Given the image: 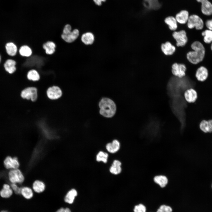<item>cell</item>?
Masks as SVG:
<instances>
[{
    "label": "cell",
    "mask_w": 212,
    "mask_h": 212,
    "mask_svg": "<svg viewBox=\"0 0 212 212\" xmlns=\"http://www.w3.org/2000/svg\"><path fill=\"white\" fill-rule=\"evenodd\" d=\"M5 168L8 170L19 168L20 163L18 158L8 156L6 157L3 162Z\"/></svg>",
    "instance_id": "10"
},
{
    "label": "cell",
    "mask_w": 212,
    "mask_h": 212,
    "mask_svg": "<svg viewBox=\"0 0 212 212\" xmlns=\"http://www.w3.org/2000/svg\"><path fill=\"white\" fill-rule=\"evenodd\" d=\"M62 212H72L71 210L68 208H64Z\"/></svg>",
    "instance_id": "38"
},
{
    "label": "cell",
    "mask_w": 212,
    "mask_h": 212,
    "mask_svg": "<svg viewBox=\"0 0 212 212\" xmlns=\"http://www.w3.org/2000/svg\"><path fill=\"white\" fill-rule=\"evenodd\" d=\"M5 48L6 52L9 55L13 56L16 54L17 47L14 43L11 42L7 43L6 45Z\"/></svg>",
    "instance_id": "26"
},
{
    "label": "cell",
    "mask_w": 212,
    "mask_h": 212,
    "mask_svg": "<svg viewBox=\"0 0 212 212\" xmlns=\"http://www.w3.org/2000/svg\"><path fill=\"white\" fill-rule=\"evenodd\" d=\"M95 4L98 6H100L103 2H105L106 0H93Z\"/></svg>",
    "instance_id": "37"
},
{
    "label": "cell",
    "mask_w": 212,
    "mask_h": 212,
    "mask_svg": "<svg viewBox=\"0 0 212 212\" xmlns=\"http://www.w3.org/2000/svg\"><path fill=\"white\" fill-rule=\"evenodd\" d=\"M211 187H212V185H211Z\"/></svg>",
    "instance_id": "44"
},
{
    "label": "cell",
    "mask_w": 212,
    "mask_h": 212,
    "mask_svg": "<svg viewBox=\"0 0 212 212\" xmlns=\"http://www.w3.org/2000/svg\"><path fill=\"white\" fill-rule=\"evenodd\" d=\"M1 56H0V61H1Z\"/></svg>",
    "instance_id": "43"
},
{
    "label": "cell",
    "mask_w": 212,
    "mask_h": 212,
    "mask_svg": "<svg viewBox=\"0 0 212 212\" xmlns=\"http://www.w3.org/2000/svg\"><path fill=\"white\" fill-rule=\"evenodd\" d=\"M46 185L45 183L40 180H36L33 183L32 189L35 192L40 193L43 192L45 190Z\"/></svg>",
    "instance_id": "17"
},
{
    "label": "cell",
    "mask_w": 212,
    "mask_h": 212,
    "mask_svg": "<svg viewBox=\"0 0 212 212\" xmlns=\"http://www.w3.org/2000/svg\"><path fill=\"white\" fill-rule=\"evenodd\" d=\"M184 97L188 102L193 103L196 101L198 95L196 91L195 90L190 88L186 90L184 93Z\"/></svg>",
    "instance_id": "14"
},
{
    "label": "cell",
    "mask_w": 212,
    "mask_h": 212,
    "mask_svg": "<svg viewBox=\"0 0 212 212\" xmlns=\"http://www.w3.org/2000/svg\"><path fill=\"white\" fill-rule=\"evenodd\" d=\"M154 180L155 183L158 184L162 188L165 187L168 182L167 178L163 175L156 176L154 177Z\"/></svg>",
    "instance_id": "28"
},
{
    "label": "cell",
    "mask_w": 212,
    "mask_h": 212,
    "mask_svg": "<svg viewBox=\"0 0 212 212\" xmlns=\"http://www.w3.org/2000/svg\"><path fill=\"white\" fill-rule=\"evenodd\" d=\"M187 26L189 29L194 28L198 30L202 29L204 26L202 19L198 15L193 14L189 16L187 22Z\"/></svg>",
    "instance_id": "5"
},
{
    "label": "cell",
    "mask_w": 212,
    "mask_h": 212,
    "mask_svg": "<svg viewBox=\"0 0 212 212\" xmlns=\"http://www.w3.org/2000/svg\"><path fill=\"white\" fill-rule=\"evenodd\" d=\"M121 163L120 161L117 160H114L110 168V172L115 175L120 173L121 171Z\"/></svg>",
    "instance_id": "25"
},
{
    "label": "cell",
    "mask_w": 212,
    "mask_h": 212,
    "mask_svg": "<svg viewBox=\"0 0 212 212\" xmlns=\"http://www.w3.org/2000/svg\"><path fill=\"white\" fill-rule=\"evenodd\" d=\"M64 208H61L59 209H58L56 212H62L63 211L64 209Z\"/></svg>",
    "instance_id": "40"
},
{
    "label": "cell",
    "mask_w": 212,
    "mask_h": 212,
    "mask_svg": "<svg viewBox=\"0 0 212 212\" xmlns=\"http://www.w3.org/2000/svg\"><path fill=\"white\" fill-rule=\"evenodd\" d=\"M8 178L11 183L21 184L24 181V176L19 168L9 170L8 173Z\"/></svg>",
    "instance_id": "4"
},
{
    "label": "cell",
    "mask_w": 212,
    "mask_h": 212,
    "mask_svg": "<svg viewBox=\"0 0 212 212\" xmlns=\"http://www.w3.org/2000/svg\"><path fill=\"white\" fill-rule=\"evenodd\" d=\"M71 26L67 24L65 25L61 35L62 39L65 42L71 43L74 42L79 36V31L76 29L72 31Z\"/></svg>",
    "instance_id": "3"
},
{
    "label": "cell",
    "mask_w": 212,
    "mask_h": 212,
    "mask_svg": "<svg viewBox=\"0 0 212 212\" xmlns=\"http://www.w3.org/2000/svg\"><path fill=\"white\" fill-rule=\"evenodd\" d=\"M42 47L47 54L51 55L55 52L56 45L53 42L48 41L43 44Z\"/></svg>",
    "instance_id": "21"
},
{
    "label": "cell",
    "mask_w": 212,
    "mask_h": 212,
    "mask_svg": "<svg viewBox=\"0 0 212 212\" xmlns=\"http://www.w3.org/2000/svg\"><path fill=\"white\" fill-rule=\"evenodd\" d=\"M82 42L86 45H91L95 41L94 34L91 32H87L83 34L81 38Z\"/></svg>",
    "instance_id": "16"
},
{
    "label": "cell",
    "mask_w": 212,
    "mask_h": 212,
    "mask_svg": "<svg viewBox=\"0 0 212 212\" xmlns=\"http://www.w3.org/2000/svg\"><path fill=\"white\" fill-rule=\"evenodd\" d=\"M191 47L193 50L187 52L186 58L191 63L197 64L202 62L204 58L205 48L202 44L198 41L193 42L191 45Z\"/></svg>",
    "instance_id": "1"
},
{
    "label": "cell",
    "mask_w": 212,
    "mask_h": 212,
    "mask_svg": "<svg viewBox=\"0 0 212 212\" xmlns=\"http://www.w3.org/2000/svg\"><path fill=\"white\" fill-rule=\"evenodd\" d=\"M160 47L162 52L166 56L172 55L176 51L175 47L169 41L162 44Z\"/></svg>",
    "instance_id": "11"
},
{
    "label": "cell",
    "mask_w": 212,
    "mask_h": 212,
    "mask_svg": "<svg viewBox=\"0 0 212 212\" xmlns=\"http://www.w3.org/2000/svg\"><path fill=\"white\" fill-rule=\"evenodd\" d=\"M134 212H147V209L146 206L142 203H140L135 206Z\"/></svg>",
    "instance_id": "34"
},
{
    "label": "cell",
    "mask_w": 212,
    "mask_h": 212,
    "mask_svg": "<svg viewBox=\"0 0 212 212\" xmlns=\"http://www.w3.org/2000/svg\"><path fill=\"white\" fill-rule=\"evenodd\" d=\"M164 22L171 31H175L177 29L178 22L175 17L172 16H167L165 18Z\"/></svg>",
    "instance_id": "18"
},
{
    "label": "cell",
    "mask_w": 212,
    "mask_h": 212,
    "mask_svg": "<svg viewBox=\"0 0 212 212\" xmlns=\"http://www.w3.org/2000/svg\"><path fill=\"white\" fill-rule=\"evenodd\" d=\"M206 25L208 29L212 31V19L206 21Z\"/></svg>",
    "instance_id": "36"
},
{
    "label": "cell",
    "mask_w": 212,
    "mask_h": 212,
    "mask_svg": "<svg viewBox=\"0 0 212 212\" xmlns=\"http://www.w3.org/2000/svg\"><path fill=\"white\" fill-rule=\"evenodd\" d=\"M77 195V191L72 188L68 191L65 196L64 200L65 202L69 204H72L76 197Z\"/></svg>",
    "instance_id": "20"
},
{
    "label": "cell",
    "mask_w": 212,
    "mask_h": 212,
    "mask_svg": "<svg viewBox=\"0 0 212 212\" xmlns=\"http://www.w3.org/2000/svg\"><path fill=\"white\" fill-rule=\"evenodd\" d=\"M108 155L106 153L103 151H100L96 155V160L97 161H102L106 163L107 161Z\"/></svg>",
    "instance_id": "32"
},
{
    "label": "cell",
    "mask_w": 212,
    "mask_h": 212,
    "mask_svg": "<svg viewBox=\"0 0 212 212\" xmlns=\"http://www.w3.org/2000/svg\"><path fill=\"white\" fill-rule=\"evenodd\" d=\"M186 69V65L183 63L175 62L171 66V72L173 74L180 78L185 76Z\"/></svg>",
    "instance_id": "8"
},
{
    "label": "cell",
    "mask_w": 212,
    "mask_h": 212,
    "mask_svg": "<svg viewBox=\"0 0 212 212\" xmlns=\"http://www.w3.org/2000/svg\"><path fill=\"white\" fill-rule=\"evenodd\" d=\"M99 107L100 114L105 117H111L115 114L116 111L115 104L109 98H102L99 102Z\"/></svg>",
    "instance_id": "2"
},
{
    "label": "cell",
    "mask_w": 212,
    "mask_h": 212,
    "mask_svg": "<svg viewBox=\"0 0 212 212\" xmlns=\"http://www.w3.org/2000/svg\"><path fill=\"white\" fill-rule=\"evenodd\" d=\"M10 186L13 191L15 193L17 194H21V188L19 187L17 184L11 183Z\"/></svg>",
    "instance_id": "35"
},
{
    "label": "cell",
    "mask_w": 212,
    "mask_h": 212,
    "mask_svg": "<svg viewBox=\"0 0 212 212\" xmlns=\"http://www.w3.org/2000/svg\"><path fill=\"white\" fill-rule=\"evenodd\" d=\"M13 192L10 185L5 183L3 185L2 189L0 191V195L3 198H9L12 196Z\"/></svg>",
    "instance_id": "19"
},
{
    "label": "cell",
    "mask_w": 212,
    "mask_h": 212,
    "mask_svg": "<svg viewBox=\"0 0 212 212\" xmlns=\"http://www.w3.org/2000/svg\"><path fill=\"white\" fill-rule=\"evenodd\" d=\"M0 212H9L8 211L6 210H3L1 211Z\"/></svg>",
    "instance_id": "41"
},
{
    "label": "cell",
    "mask_w": 212,
    "mask_h": 212,
    "mask_svg": "<svg viewBox=\"0 0 212 212\" xmlns=\"http://www.w3.org/2000/svg\"><path fill=\"white\" fill-rule=\"evenodd\" d=\"M173 209L170 206L163 204L160 206L156 212H173Z\"/></svg>",
    "instance_id": "33"
},
{
    "label": "cell",
    "mask_w": 212,
    "mask_h": 212,
    "mask_svg": "<svg viewBox=\"0 0 212 212\" xmlns=\"http://www.w3.org/2000/svg\"><path fill=\"white\" fill-rule=\"evenodd\" d=\"M21 95L23 99L35 102L38 98L37 89L35 87H28L21 91Z\"/></svg>",
    "instance_id": "7"
},
{
    "label": "cell",
    "mask_w": 212,
    "mask_h": 212,
    "mask_svg": "<svg viewBox=\"0 0 212 212\" xmlns=\"http://www.w3.org/2000/svg\"><path fill=\"white\" fill-rule=\"evenodd\" d=\"M19 53L22 56L29 57L31 55L32 50L29 46L24 45L21 46L19 49Z\"/></svg>",
    "instance_id": "30"
},
{
    "label": "cell",
    "mask_w": 212,
    "mask_h": 212,
    "mask_svg": "<svg viewBox=\"0 0 212 212\" xmlns=\"http://www.w3.org/2000/svg\"><path fill=\"white\" fill-rule=\"evenodd\" d=\"M201 4V10L202 13L206 15L212 14V4L208 0H196Z\"/></svg>",
    "instance_id": "12"
},
{
    "label": "cell",
    "mask_w": 212,
    "mask_h": 212,
    "mask_svg": "<svg viewBox=\"0 0 212 212\" xmlns=\"http://www.w3.org/2000/svg\"><path fill=\"white\" fill-rule=\"evenodd\" d=\"M211 51H212V43L211 44Z\"/></svg>",
    "instance_id": "42"
},
{
    "label": "cell",
    "mask_w": 212,
    "mask_h": 212,
    "mask_svg": "<svg viewBox=\"0 0 212 212\" xmlns=\"http://www.w3.org/2000/svg\"><path fill=\"white\" fill-rule=\"evenodd\" d=\"M16 62L12 59H7L5 62L4 67L6 71L10 74L14 73L16 70Z\"/></svg>",
    "instance_id": "22"
},
{
    "label": "cell",
    "mask_w": 212,
    "mask_h": 212,
    "mask_svg": "<svg viewBox=\"0 0 212 212\" xmlns=\"http://www.w3.org/2000/svg\"><path fill=\"white\" fill-rule=\"evenodd\" d=\"M46 94L47 97L53 100H56L60 98L62 95V92L61 89L57 86H52L47 89Z\"/></svg>",
    "instance_id": "9"
},
{
    "label": "cell",
    "mask_w": 212,
    "mask_h": 212,
    "mask_svg": "<svg viewBox=\"0 0 212 212\" xmlns=\"http://www.w3.org/2000/svg\"><path fill=\"white\" fill-rule=\"evenodd\" d=\"M27 77L28 80L33 82L37 81L40 79L39 73L36 70L34 69L28 71L27 74Z\"/></svg>",
    "instance_id": "27"
},
{
    "label": "cell",
    "mask_w": 212,
    "mask_h": 212,
    "mask_svg": "<svg viewBox=\"0 0 212 212\" xmlns=\"http://www.w3.org/2000/svg\"><path fill=\"white\" fill-rule=\"evenodd\" d=\"M120 147V143L116 140H114L112 143H108L106 145L107 150L111 153H116L119 150Z\"/></svg>",
    "instance_id": "23"
},
{
    "label": "cell",
    "mask_w": 212,
    "mask_h": 212,
    "mask_svg": "<svg viewBox=\"0 0 212 212\" xmlns=\"http://www.w3.org/2000/svg\"><path fill=\"white\" fill-rule=\"evenodd\" d=\"M172 36L176 42V45L178 47H183L187 43L188 38L185 30L174 31Z\"/></svg>",
    "instance_id": "6"
},
{
    "label": "cell",
    "mask_w": 212,
    "mask_h": 212,
    "mask_svg": "<svg viewBox=\"0 0 212 212\" xmlns=\"http://www.w3.org/2000/svg\"><path fill=\"white\" fill-rule=\"evenodd\" d=\"M208 75V71L205 67L201 66L196 70L195 76L197 80L200 82H203L207 78Z\"/></svg>",
    "instance_id": "13"
},
{
    "label": "cell",
    "mask_w": 212,
    "mask_h": 212,
    "mask_svg": "<svg viewBox=\"0 0 212 212\" xmlns=\"http://www.w3.org/2000/svg\"><path fill=\"white\" fill-rule=\"evenodd\" d=\"M208 122L210 128L212 130V119L208 120Z\"/></svg>",
    "instance_id": "39"
},
{
    "label": "cell",
    "mask_w": 212,
    "mask_h": 212,
    "mask_svg": "<svg viewBox=\"0 0 212 212\" xmlns=\"http://www.w3.org/2000/svg\"><path fill=\"white\" fill-rule=\"evenodd\" d=\"M33 191L32 188L28 186H24L21 188V194L25 198L29 200L33 196Z\"/></svg>",
    "instance_id": "24"
},
{
    "label": "cell",
    "mask_w": 212,
    "mask_h": 212,
    "mask_svg": "<svg viewBox=\"0 0 212 212\" xmlns=\"http://www.w3.org/2000/svg\"><path fill=\"white\" fill-rule=\"evenodd\" d=\"M199 127L200 129L205 133H210L212 132V130L210 128L207 120H202L200 124Z\"/></svg>",
    "instance_id": "31"
},
{
    "label": "cell",
    "mask_w": 212,
    "mask_h": 212,
    "mask_svg": "<svg viewBox=\"0 0 212 212\" xmlns=\"http://www.w3.org/2000/svg\"><path fill=\"white\" fill-rule=\"evenodd\" d=\"M189 16L188 11L183 10L177 13L175 18L178 23L181 24H185L187 23Z\"/></svg>",
    "instance_id": "15"
},
{
    "label": "cell",
    "mask_w": 212,
    "mask_h": 212,
    "mask_svg": "<svg viewBox=\"0 0 212 212\" xmlns=\"http://www.w3.org/2000/svg\"><path fill=\"white\" fill-rule=\"evenodd\" d=\"M201 35L203 37V40L205 43L209 44L212 42V30L206 29L202 32Z\"/></svg>",
    "instance_id": "29"
}]
</instances>
